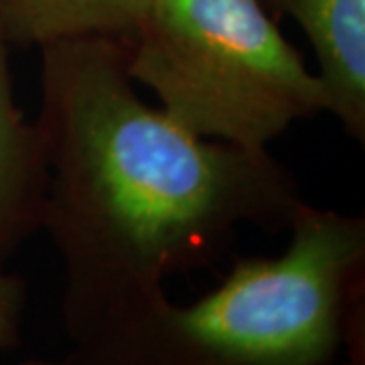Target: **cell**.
I'll return each instance as SVG.
<instances>
[{
    "instance_id": "277c9868",
    "label": "cell",
    "mask_w": 365,
    "mask_h": 365,
    "mask_svg": "<svg viewBox=\"0 0 365 365\" xmlns=\"http://www.w3.org/2000/svg\"><path fill=\"white\" fill-rule=\"evenodd\" d=\"M292 16L311 41L327 112L353 140H365V0H262Z\"/></svg>"
},
{
    "instance_id": "52a82bcc",
    "label": "cell",
    "mask_w": 365,
    "mask_h": 365,
    "mask_svg": "<svg viewBox=\"0 0 365 365\" xmlns=\"http://www.w3.org/2000/svg\"><path fill=\"white\" fill-rule=\"evenodd\" d=\"M26 288L23 278L0 268V351L21 345V323L25 313Z\"/></svg>"
},
{
    "instance_id": "6da1fadb",
    "label": "cell",
    "mask_w": 365,
    "mask_h": 365,
    "mask_svg": "<svg viewBox=\"0 0 365 365\" xmlns=\"http://www.w3.org/2000/svg\"><path fill=\"white\" fill-rule=\"evenodd\" d=\"M126 41L86 35L39 49L41 230L63 264L73 343L160 299L173 274L225 258L244 227L287 232L304 201L268 148L199 138L146 104Z\"/></svg>"
},
{
    "instance_id": "5b68a950",
    "label": "cell",
    "mask_w": 365,
    "mask_h": 365,
    "mask_svg": "<svg viewBox=\"0 0 365 365\" xmlns=\"http://www.w3.org/2000/svg\"><path fill=\"white\" fill-rule=\"evenodd\" d=\"M11 41L0 23V268L41 232L49 170L37 122L14 100Z\"/></svg>"
},
{
    "instance_id": "8992f818",
    "label": "cell",
    "mask_w": 365,
    "mask_h": 365,
    "mask_svg": "<svg viewBox=\"0 0 365 365\" xmlns=\"http://www.w3.org/2000/svg\"><path fill=\"white\" fill-rule=\"evenodd\" d=\"M150 0H0V23L14 47H45L86 35L128 39Z\"/></svg>"
},
{
    "instance_id": "ba28073f",
    "label": "cell",
    "mask_w": 365,
    "mask_h": 365,
    "mask_svg": "<svg viewBox=\"0 0 365 365\" xmlns=\"http://www.w3.org/2000/svg\"><path fill=\"white\" fill-rule=\"evenodd\" d=\"M26 365H53V364H41V361H33V364H26Z\"/></svg>"
},
{
    "instance_id": "7a4b0ae2",
    "label": "cell",
    "mask_w": 365,
    "mask_h": 365,
    "mask_svg": "<svg viewBox=\"0 0 365 365\" xmlns=\"http://www.w3.org/2000/svg\"><path fill=\"white\" fill-rule=\"evenodd\" d=\"M276 258H237L217 288L167 294L73 343L61 365H364L365 217L302 201Z\"/></svg>"
},
{
    "instance_id": "3957f363",
    "label": "cell",
    "mask_w": 365,
    "mask_h": 365,
    "mask_svg": "<svg viewBox=\"0 0 365 365\" xmlns=\"http://www.w3.org/2000/svg\"><path fill=\"white\" fill-rule=\"evenodd\" d=\"M126 61L160 110L205 140L264 150L327 112L321 79L262 0H150Z\"/></svg>"
}]
</instances>
